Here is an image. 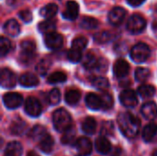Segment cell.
I'll list each match as a JSON object with an SVG mask.
<instances>
[{"mask_svg": "<svg viewBox=\"0 0 157 156\" xmlns=\"http://www.w3.org/2000/svg\"><path fill=\"white\" fill-rule=\"evenodd\" d=\"M118 124L122 134L129 139L136 137L141 127L140 120L129 112H123L119 115Z\"/></svg>", "mask_w": 157, "mask_h": 156, "instance_id": "obj_1", "label": "cell"}, {"mask_svg": "<svg viewBox=\"0 0 157 156\" xmlns=\"http://www.w3.org/2000/svg\"><path fill=\"white\" fill-rule=\"evenodd\" d=\"M52 122L57 131L63 132L72 126V118L67 110L64 108H59L52 114Z\"/></svg>", "mask_w": 157, "mask_h": 156, "instance_id": "obj_2", "label": "cell"}, {"mask_svg": "<svg viewBox=\"0 0 157 156\" xmlns=\"http://www.w3.org/2000/svg\"><path fill=\"white\" fill-rule=\"evenodd\" d=\"M150 54H151V50L149 46L144 42L137 43L131 50V57L137 63L145 62L149 58Z\"/></svg>", "mask_w": 157, "mask_h": 156, "instance_id": "obj_3", "label": "cell"}, {"mask_svg": "<svg viewBox=\"0 0 157 156\" xmlns=\"http://www.w3.org/2000/svg\"><path fill=\"white\" fill-rule=\"evenodd\" d=\"M146 27V20L140 15H133L127 22V29L132 34L141 33Z\"/></svg>", "mask_w": 157, "mask_h": 156, "instance_id": "obj_4", "label": "cell"}, {"mask_svg": "<svg viewBox=\"0 0 157 156\" xmlns=\"http://www.w3.org/2000/svg\"><path fill=\"white\" fill-rule=\"evenodd\" d=\"M74 149L76 156H88L92 151V143L88 138L81 137L75 143Z\"/></svg>", "mask_w": 157, "mask_h": 156, "instance_id": "obj_5", "label": "cell"}, {"mask_svg": "<svg viewBox=\"0 0 157 156\" xmlns=\"http://www.w3.org/2000/svg\"><path fill=\"white\" fill-rule=\"evenodd\" d=\"M21 54L20 58L23 63H28L29 60H32L34 57L35 50H36V44L33 40H26L21 42Z\"/></svg>", "mask_w": 157, "mask_h": 156, "instance_id": "obj_6", "label": "cell"}, {"mask_svg": "<svg viewBox=\"0 0 157 156\" xmlns=\"http://www.w3.org/2000/svg\"><path fill=\"white\" fill-rule=\"evenodd\" d=\"M0 84L2 87L13 88L17 84V78L14 72L8 68H3L0 73Z\"/></svg>", "mask_w": 157, "mask_h": 156, "instance_id": "obj_7", "label": "cell"}, {"mask_svg": "<svg viewBox=\"0 0 157 156\" xmlns=\"http://www.w3.org/2000/svg\"><path fill=\"white\" fill-rule=\"evenodd\" d=\"M24 108H25L26 113L31 117H39L42 110L40 101L33 97H29L26 100Z\"/></svg>", "mask_w": 157, "mask_h": 156, "instance_id": "obj_8", "label": "cell"}, {"mask_svg": "<svg viewBox=\"0 0 157 156\" xmlns=\"http://www.w3.org/2000/svg\"><path fill=\"white\" fill-rule=\"evenodd\" d=\"M3 101L5 106L7 108L14 109L18 108L23 101V97L20 94L15 93V92H9L4 95L3 97Z\"/></svg>", "mask_w": 157, "mask_h": 156, "instance_id": "obj_9", "label": "cell"}, {"mask_svg": "<svg viewBox=\"0 0 157 156\" xmlns=\"http://www.w3.org/2000/svg\"><path fill=\"white\" fill-rule=\"evenodd\" d=\"M120 101L124 107L133 108L138 104L137 95L133 90L131 89L123 90L120 95Z\"/></svg>", "mask_w": 157, "mask_h": 156, "instance_id": "obj_10", "label": "cell"}, {"mask_svg": "<svg viewBox=\"0 0 157 156\" xmlns=\"http://www.w3.org/2000/svg\"><path fill=\"white\" fill-rule=\"evenodd\" d=\"M45 45L48 49L50 50H58L59 48L62 47L63 43V36L56 33L52 32L50 34H47L45 39H44Z\"/></svg>", "mask_w": 157, "mask_h": 156, "instance_id": "obj_11", "label": "cell"}, {"mask_svg": "<svg viewBox=\"0 0 157 156\" xmlns=\"http://www.w3.org/2000/svg\"><path fill=\"white\" fill-rule=\"evenodd\" d=\"M126 16V11L121 7V6H117L114 7L109 14L108 19L109 22L113 25V26H119L122 23V21L124 20Z\"/></svg>", "mask_w": 157, "mask_h": 156, "instance_id": "obj_12", "label": "cell"}, {"mask_svg": "<svg viewBox=\"0 0 157 156\" xmlns=\"http://www.w3.org/2000/svg\"><path fill=\"white\" fill-rule=\"evenodd\" d=\"M79 14V5L74 0H70L66 3L65 9L63 13L64 18L69 20H74L77 17Z\"/></svg>", "mask_w": 157, "mask_h": 156, "instance_id": "obj_13", "label": "cell"}, {"mask_svg": "<svg viewBox=\"0 0 157 156\" xmlns=\"http://www.w3.org/2000/svg\"><path fill=\"white\" fill-rule=\"evenodd\" d=\"M129 71H130V65L125 60L118 59L115 62V63L113 65V73L116 77L123 78L128 74Z\"/></svg>", "mask_w": 157, "mask_h": 156, "instance_id": "obj_14", "label": "cell"}, {"mask_svg": "<svg viewBox=\"0 0 157 156\" xmlns=\"http://www.w3.org/2000/svg\"><path fill=\"white\" fill-rule=\"evenodd\" d=\"M143 116L146 120H155L157 117V106L155 102H147L145 103L141 109Z\"/></svg>", "mask_w": 157, "mask_h": 156, "instance_id": "obj_15", "label": "cell"}, {"mask_svg": "<svg viewBox=\"0 0 157 156\" xmlns=\"http://www.w3.org/2000/svg\"><path fill=\"white\" fill-rule=\"evenodd\" d=\"M96 149L99 154H108L109 153H110L112 147L109 141L105 136H101L98 137L96 141Z\"/></svg>", "mask_w": 157, "mask_h": 156, "instance_id": "obj_16", "label": "cell"}, {"mask_svg": "<svg viewBox=\"0 0 157 156\" xmlns=\"http://www.w3.org/2000/svg\"><path fill=\"white\" fill-rule=\"evenodd\" d=\"M86 106L93 110H98L102 108V101L100 96L96 95L95 93H89L86 97Z\"/></svg>", "mask_w": 157, "mask_h": 156, "instance_id": "obj_17", "label": "cell"}, {"mask_svg": "<svg viewBox=\"0 0 157 156\" xmlns=\"http://www.w3.org/2000/svg\"><path fill=\"white\" fill-rule=\"evenodd\" d=\"M19 83L21 86L25 87H33V86H38L39 79L35 74L26 73L19 77Z\"/></svg>", "mask_w": 157, "mask_h": 156, "instance_id": "obj_18", "label": "cell"}, {"mask_svg": "<svg viewBox=\"0 0 157 156\" xmlns=\"http://www.w3.org/2000/svg\"><path fill=\"white\" fill-rule=\"evenodd\" d=\"M4 31L9 35V36H12V37H15V36H17L20 32V28H19V25L18 23L15 20V19H9L7 20L4 27Z\"/></svg>", "mask_w": 157, "mask_h": 156, "instance_id": "obj_19", "label": "cell"}, {"mask_svg": "<svg viewBox=\"0 0 157 156\" xmlns=\"http://www.w3.org/2000/svg\"><path fill=\"white\" fill-rule=\"evenodd\" d=\"M54 146V140L50 134H46L40 142H39V148L46 154H49L52 151Z\"/></svg>", "mask_w": 157, "mask_h": 156, "instance_id": "obj_20", "label": "cell"}, {"mask_svg": "<svg viewBox=\"0 0 157 156\" xmlns=\"http://www.w3.org/2000/svg\"><path fill=\"white\" fill-rule=\"evenodd\" d=\"M22 146L18 142H11L6 145L4 156H21Z\"/></svg>", "mask_w": 157, "mask_h": 156, "instance_id": "obj_21", "label": "cell"}, {"mask_svg": "<svg viewBox=\"0 0 157 156\" xmlns=\"http://www.w3.org/2000/svg\"><path fill=\"white\" fill-rule=\"evenodd\" d=\"M157 134V124L150 123L146 125L143 131V138L145 142H152Z\"/></svg>", "mask_w": 157, "mask_h": 156, "instance_id": "obj_22", "label": "cell"}, {"mask_svg": "<svg viewBox=\"0 0 157 156\" xmlns=\"http://www.w3.org/2000/svg\"><path fill=\"white\" fill-rule=\"evenodd\" d=\"M47 134L46 129L40 125L34 126L29 132V137L34 142H40Z\"/></svg>", "mask_w": 157, "mask_h": 156, "instance_id": "obj_23", "label": "cell"}, {"mask_svg": "<svg viewBox=\"0 0 157 156\" xmlns=\"http://www.w3.org/2000/svg\"><path fill=\"white\" fill-rule=\"evenodd\" d=\"M38 29L40 30V33L46 35L55 32L54 30L56 29V23L55 21H52L50 18H48L47 20L40 22V24L38 25Z\"/></svg>", "mask_w": 157, "mask_h": 156, "instance_id": "obj_24", "label": "cell"}, {"mask_svg": "<svg viewBox=\"0 0 157 156\" xmlns=\"http://www.w3.org/2000/svg\"><path fill=\"white\" fill-rule=\"evenodd\" d=\"M58 11V6L56 4L50 3L44 6L40 10V15L45 18H52L53 17Z\"/></svg>", "mask_w": 157, "mask_h": 156, "instance_id": "obj_25", "label": "cell"}, {"mask_svg": "<svg viewBox=\"0 0 157 156\" xmlns=\"http://www.w3.org/2000/svg\"><path fill=\"white\" fill-rule=\"evenodd\" d=\"M27 130V123L21 120H17L10 125V132L14 135H21Z\"/></svg>", "mask_w": 157, "mask_h": 156, "instance_id": "obj_26", "label": "cell"}, {"mask_svg": "<svg viewBox=\"0 0 157 156\" xmlns=\"http://www.w3.org/2000/svg\"><path fill=\"white\" fill-rule=\"evenodd\" d=\"M98 63V60H97L96 56L93 53H91V52H87L82 58V63H83L84 67L86 69H88V70L97 68Z\"/></svg>", "mask_w": 157, "mask_h": 156, "instance_id": "obj_27", "label": "cell"}, {"mask_svg": "<svg viewBox=\"0 0 157 156\" xmlns=\"http://www.w3.org/2000/svg\"><path fill=\"white\" fill-rule=\"evenodd\" d=\"M80 97H81L80 92L78 90H76V89H70V90H68L65 93V96H64L65 102L68 105H70V106L77 104L79 102V100H80Z\"/></svg>", "mask_w": 157, "mask_h": 156, "instance_id": "obj_28", "label": "cell"}, {"mask_svg": "<svg viewBox=\"0 0 157 156\" xmlns=\"http://www.w3.org/2000/svg\"><path fill=\"white\" fill-rule=\"evenodd\" d=\"M82 130L86 134H90V135L94 134L96 132V130H97L96 120L91 117L85 119V120L82 123Z\"/></svg>", "mask_w": 157, "mask_h": 156, "instance_id": "obj_29", "label": "cell"}, {"mask_svg": "<svg viewBox=\"0 0 157 156\" xmlns=\"http://www.w3.org/2000/svg\"><path fill=\"white\" fill-rule=\"evenodd\" d=\"M155 93V86L151 85H143L139 86L138 88V94L143 97V98H148L152 97Z\"/></svg>", "mask_w": 157, "mask_h": 156, "instance_id": "obj_30", "label": "cell"}, {"mask_svg": "<svg viewBox=\"0 0 157 156\" xmlns=\"http://www.w3.org/2000/svg\"><path fill=\"white\" fill-rule=\"evenodd\" d=\"M75 130L73 126H71L69 129H67L65 131H63V134L62 136L61 142L63 144H71L75 141Z\"/></svg>", "mask_w": 157, "mask_h": 156, "instance_id": "obj_31", "label": "cell"}, {"mask_svg": "<svg viewBox=\"0 0 157 156\" xmlns=\"http://www.w3.org/2000/svg\"><path fill=\"white\" fill-rule=\"evenodd\" d=\"M91 83H92L93 86H95L96 88H98L99 90H106L107 88L109 87V80L103 76H98V77L93 78L91 80Z\"/></svg>", "mask_w": 157, "mask_h": 156, "instance_id": "obj_32", "label": "cell"}, {"mask_svg": "<svg viewBox=\"0 0 157 156\" xmlns=\"http://www.w3.org/2000/svg\"><path fill=\"white\" fill-rule=\"evenodd\" d=\"M115 37V35L110 32V31H101V32H98L95 36L94 39L96 41L99 42V43H105V42H109L111 40H113Z\"/></svg>", "mask_w": 157, "mask_h": 156, "instance_id": "obj_33", "label": "cell"}, {"mask_svg": "<svg viewBox=\"0 0 157 156\" xmlns=\"http://www.w3.org/2000/svg\"><path fill=\"white\" fill-rule=\"evenodd\" d=\"M66 79L67 76L63 72H54L49 75L47 81L49 84H58V83H63Z\"/></svg>", "mask_w": 157, "mask_h": 156, "instance_id": "obj_34", "label": "cell"}, {"mask_svg": "<svg viewBox=\"0 0 157 156\" xmlns=\"http://www.w3.org/2000/svg\"><path fill=\"white\" fill-rule=\"evenodd\" d=\"M100 97H101V101H102V108L104 110H109L113 107L114 100H113L112 96L109 93L103 92L100 95Z\"/></svg>", "mask_w": 157, "mask_h": 156, "instance_id": "obj_35", "label": "cell"}, {"mask_svg": "<svg viewBox=\"0 0 157 156\" xmlns=\"http://www.w3.org/2000/svg\"><path fill=\"white\" fill-rule=\"evenodd\" d=\"M80 26H81V28H83L85 29H94L98 28V21L94 17H86L81 20Z\"/></svg>", "mask_w": 157, "mask_h": 156, "instance_id": "obj_36", "label": "cell"}, {"mask_svg": "<svg viewBox=\"0 0 157 156\" xmlns=\"http://www.w3.org/2000/svg\"><path fill=\"white\" fill-rule=\"evenodd\" d=\"M150 74H151V72L149 69L139 67L135 71V79L138 82H144L150 77Z\"/></svg>", "mask_w": 157, "mask_h": 156, "instance_id": "obj_37", "label": "cell"}, {"mask_svg": "<svg viewBox=\"0 0 157 156\" xmlns=\"http://www.w3.org/2000/svg\"><path fill=\"white\" fill-rule=\"evenodd\" d=\"M11 42L6 37H1L0 39V54L2 57L6 56L11 50Z\"/></svg>", "mask_w": 157, "mask_h": 156, "instance_id": "obj_38", "label": "cell"}, {"mask_svg": "<svg viewBox=\"0 0 157 156\" xmlns=\"http://www.w3.org/2000/svg\"><path fill=\"white\" fill-rule=\"evenodd\" d=\"M67 58L72 63H78L82 60V51L72 48L68 51Z\"/></svg>", "mask_w": 157, "mask_h": 156, "instance_id": "obj_39", "label": "cell"}, {"mask_svg": "<svg viewBox=\"0 0 157 156\" xmlns=\"http://www.w3.org/2000/svg\"><path fill=\"white\" fill-rule=\"evenodd\" d=\"M61 100V93L59 89L53 88L50 91L48 96V101L51 105H57Z\"/></svg>", "mask_w": 157, "mask_h": 156, "instance_id": "obj_40", "label": "cell"}, {"mask_svg": "<svg viewBox=\"0 0 157 156\" xmlns=\"http://www.w3.org/2000/svg\"><path fill=\"white\" fill-rule=\"evenodd\" d=\"M87 45V40L85 37H77L72 42V48L83 51Z\"/></svg>", "mask_w": 157, "mask_h": 156, "instance_id": "obj_41", "label": "cell"}, {"mask_svg": "<svg viewBox=\"0 0 157 156\" xmlns=\"http://www.w3.org/2000/svg\"><path fill=\"white\" fill-rule=\"evenodd\" d=\"M49 67H50V63L47 61V60H42L40 61L38 64H37V67H36V71L40 75H45L49 70Z\"/></svg>", "mask_w": 157, "mask_h": 156, "instance_id": "obj_42", "label": "cell"}, {"mask_svg": "<svg viewBox=\"0 0 157 156\" xmlns=\"http://www.w3.org/2000/svg\"><path fill=\"white\" fill-rule=\"evenodd\" d=\"M101 133L103 136H109L113 135L114 133V126L111 121H106L103 123L101 128Z\"/></svg>", "mask_w": 157, "mask_h": 156, "instance_id": "obj_43", "label": "cell"}, {"mask_svg": "<svg viewBox=\"0 0 157 156\" xmlns=\"http://www.w3.org/2000/svg\"><path fill=\"white\" fill-rule=\"evenodd\" d=\"M18 17H20V19L22 21H24L25 23H29L32 20V14L29 10L25 9L22 10L18 13Z\"/></svg>", "mask_w": 157, "mask_h": 156, "instance_id": "obj_44", "label": "cell"}, {"mask_svg": "<svg viewBox=\"0 0 157 156\" xmlns=\"http://www.w3.org/2000/svg\"><path fill=\"white\" fill-rule=\"evenodd\" d=\"M97 68H98L100 72L106 71V70L108 69V63H107V61H106L105 59H100V60H98Z\"/></svg>", "mask_w": 157, "mask_h": 156, "instance_id": "obj_45", "label": "cell"}, {"mask_svg": "<svg viewBox=\"0 0 157 156\" xmlns=\"http://www.w3.org/2000/svg\"><path fill=\"white\" fill-rule=\"evenodd\" d=\"M145 0H127V2L129 3V5L132 6H139L140 5H142Z\"/></svg>", "mask_w": 157, "mask_h": 156, "instance_id": "obj_46", "label": "cell"}, {"mask_svg": "<svg viewBox=\"0 0 157 156\" xmlns=\"http://www.w3.org/2000/svg\"><path fill=\"white\" fill-rule=\"evenodd\" d=\"M121 154V149L120 147H114L110 151V155L111 156H120Z\"/></svg>", "mask_w": 157, "mask_h": 156, "instance_id": "obj_47", "label": "cell"}, {"mask_svg": "<svg viewBox=\"0 0 157 156\" xmlns=\"http://www.w3.org/2000/svg\"><path fill=\"white\" fill-rule=\"evenodd\" d=\"M27 156H40V155H38L36 153H34V152H29L28 154H27Z\"/></svg>", "mask_w": 157, "mask_h": 156, "instance_id": "obj_48", "label": "cell"}, {"mask_svg": "<svg viewBox=\"0 0 157 156\" xmlns=\"http://www.w3.org/2000/svg\"><path fill=\"white\" fill-rule=\"evenodd\" d=\"M153 156H157V150H156V151H155V152H154V154H153Z\"/></svg>", "mask_w": 157, "mask_h": 156, "instance_id": "obj_49", "label": "cell"}]
</instances>
